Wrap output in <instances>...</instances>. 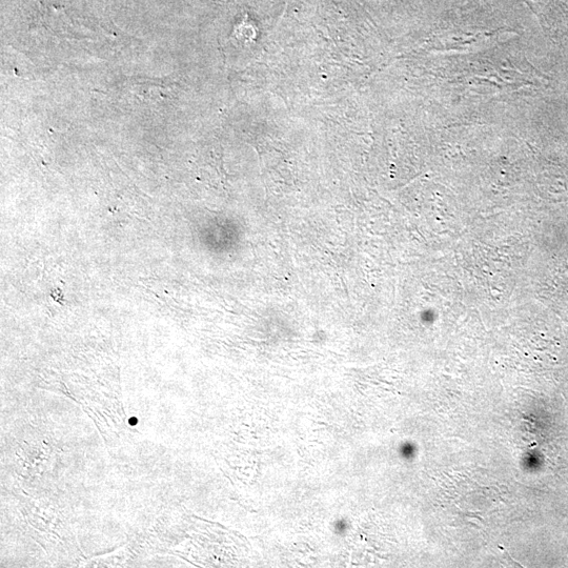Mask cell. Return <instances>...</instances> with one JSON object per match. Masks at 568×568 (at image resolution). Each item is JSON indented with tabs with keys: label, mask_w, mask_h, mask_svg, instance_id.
Wrapping results in <instances>:
<instances>
[{
	"label": "cell",
	"mask_w": 568,
	"mask_h": 568,
	"mask_svg": "<svg viewBox=\"0 0 568 568\" xmlns=\"http://www.w3.org/2000/svg\"><path fill=\"white\" fill-rule=\"evenodd\" d=\"M129 423H130L131 425H136V424H137V419H136V418H132V419L129 420Z\"/></svg>",
	"instance_id": "7a4b0ae2"
},
{
	"label": "cell",
	"mask_w": 568,
	"mask_h": 568,
	"mask_svg": "<svg viewBox=\"0 0 568 568\" xmlns=\"http://www.w3.org/2000/svg\"><path fill=\"white\" fill-rule=\"evenodd\" d=\"M346 522H344V520L338 521L335 523V530L336 533L339 535H343L344 532L347 531V527H346Z\"/></svg>",
	"instance_id": "6da1fadb"
}]
</instances>
